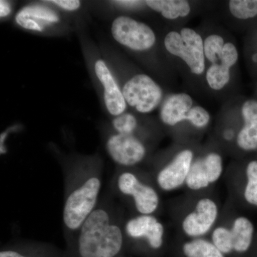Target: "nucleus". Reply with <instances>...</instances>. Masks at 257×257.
Masks as SVG:
<instances>
[{
    "label": "nucleus",
    "instance_id": "obj_4",
    "mask_svg": "<svg viewBox=\"0 0 257 257\" xmlns=\"http://www.w3.org/2000/svg\"><path fill=\"white\" fill-rule=\"evenodd\" d=\"M160 119L164 124L171 127L187 121L193 127L200 128L205 121V113L202 106L195 104L190 94L175 93L164 101Z\"/></svg>",
    "mask_w": 257,
    "mask_h": 257
},
{
    "label": "nucleus",
    "instance_id": "obj_31",
    "mask_svg": "<svg viewBox=\"0 0 257 257\" xmlns=\"http://www.w3.org/2000/svg\"><path fill=\"white\" fill-rule=\"evenodd\" d=\"M252 53L257 55V47L256 49H255V50L253 51Z\"/></svg>",
    "mask_w": 257,
    "mask_h": 257
},
{
    "label": "nucleus",
    "instance_id": "obj_29",
    "mask_svg": "<svg viewBox=\"0 0 257 257\" xmlns=\"http://www.w3.org/2000/svg\"><path fill=\"white\" fill-rule=\"evenodd\" d=\"M0 257H28L12 250H5L0 252Z\"/></svg>",
    "mask_w": 257,
    "mask_h": 257
},
{
    "label": "nucleus",
    "instance_id": "obj_12",
    "mask_svg": "<svg viewBox=\"0 0 257 257\" xmlns=\"http://www.w3.org/2000/svg\"><path fill=\"white\" fill-rule=\"evenodd\" d=\"M106 147L111 160L123 167L141 163L147 155L146 147L135 135L115 134L107 140Z\"/></svg>",
    "mask_w": 257,
    "mask_h": 257
},
{
    "label": "nucleus",
    "instance_id": "obj_3",
    "mask_svg": "<svg viewBox=\"0 0 257 257\" xmlns=\"http://www.w3.org/2000/svg\"><path fill=\"white\" fill-rule=\"evenodd\" d=\"M164 45L167 52L180 59L193 75L200 77L205 74L204 39L197 30L182 28L169 32Z\"/></svg>",
    "mask_w": 257,
    "mask_h": 257
},
{
    "label": "nucleus",
    "instance_id": "obj_25",
    "mask_svg": "<svg viewBox=\"0 0 257 257\" xmlns=\"http://www.w3.org/2000/svg\"><path fill=\"white\" fill-rule=\"evenodd\" d=\"M17 23L25 29L30 30H35V31H42L43 28L40 26V24L37 23L34 19L25 13L24 10H22L16 17Z\"/></svg>",
    "mask_w": 257,
    "mask_h": 257
},
{
    "label": "nucleus",
    "instance_id": "obj_14",
    "mask_svg": "<svg viewBox=\"0 0 257 257\" xmlns=\"http://www.w3.org/2000/svg\"><path fill=\"white\" fill-rule=\"evenodd\" d=\"M94 69L98 79L104 86V102L108 111L113 116L122 114L126 109V103L110 71L102 60L96 62Z\"/></svg>",
    "mask_w": 257,
    "mask_h": 257
},
{
    "label": "nucleus",
    "instance_id": "obj_13",
    "mask_svg": "<svg viewBox=\"0 0 257 257\" xmlns=\"http://www.w3.org/2000/svg\"><path fill=\"white\" fill-rule=\"evenodd\" d=\"M124 231L131 239L147 241L153 249H159L163 245L165 226L154 215L134 216L126 221Z\"/></svg>",
    "mask_w": 257,
    "mask_h": 257
},
{
    "label": "nucleus",
    "instance_id": "obj_27",
    "mask_svg": "<svg viewBox=\"0 0 257 257\" xmlns=\"http://www.w3.org/2000/svg\"><path fill=\"white\" fill-rule=\"evenodd\" d=\"M236 134L234 128H226L223 131L222 138L225 141L231 142L236 140Z\"/></svg>",
    "mask_w": 257,
    "mask_h": 257
},
{
    "label": "nucleus",
    "instance_id": "obj_10",
    "mask_svg": "<svg viewBox=\"0 0 257 257\" xmlns=\"http://www.w3.org/2000/svg\"><path fill=\"white\" fill-rule=\"evenodd\" d=\"M219 211L217 203L214 199L209 197L199 199L194 209L182 219V231L192 239L202 238L214 227Z\"/></svg>",
    "mask_w": 257,
    "mask_h": 257
},
{
    "label": "nucleus",
    "instance_id": "obj_23",
    "mask_svg": "<svg viewBox=\"0 0 257 257\" xmlns=\"http://www.w3.org/2000/svg\"><path fill=\"white\" fill-rule=\"evenodd\" d=\"M240 114L243 124L257 121L256 98H249L243 101L240 107Z\"/></svg>",
    "mask_w": 257,
    "mask_h": 257
},
{
    "label": "nucleus",
    "instance_id": "obj_16",
    "mask_svg": "<svg viewBox=\"0 0 257 257\" xmlns=\"http://www.w3.org/2000/svg\"><path fill=\"white\" fill-rule=\"evenodd\" d=\"M234 251L244 253L249 249L252 243L254 226L246 216H240L233 221L231 228Z\"/></svg>",
    "mask_w": 257,
    "mask_h": 257
},
{
    "label": "nucleus",
    "instance_id": "obj_22",
    "mask_svg": "<svg viewBox=\"0 0 257 257\" xmlns=\"http://www.w3.org/2000/svg\"><path fill=\"white\" fill-rule=\"evenodd\" d=\"M138 126L137 118L128 113H123L113 121V126L116 133L121 135H135Z\"/></svg>",
    "mask_w": 257,
    "mask_h": 257
},
{
    "label": "nucleus",
    "instance_id": "obj_24",
    "mask_svg": "<svg viewBox=\"0 0 257 257\" xmlns=\"http://www.w3.org/2000/svg\"><path fill=\"white\" fill-rule=\"evenodd\" d=\"M23 10L32 18L40 20V21H45L47 23H55L58 21V18L53 12L42 7L35 5L25 8Z\"/></svg>",
    "mask_w": 257,
    "mask_h": 257
},
{
    "label": "nucleus",
    "instance_id": "obj_5",
    "mask_svg": "<svg viewBox=\"0 0 257 257\" xmlns=\"http://www.w3.org/2000/svg\"><path fill=\"white\" fill-rule=\"evenodd\" d=\"M125 101L142 114H148L157 109L163 99V91L152 77L145 74H137L123 87Z\"/></svg>",
    "mask_w": 257,
    "mask_h": 257
},
{
    "label": "nucleus",
    "instance_id": "obj_19",
    "mask_svg": "<svg viewBox=\"0 0 257 257\" xmlns=\"http://www.w3.org/2000/svg\"><path fill=\"white\" fill-rule=\"evenodd\" d=\"M235 143L241 151H256L257 121L243 124L236 134Z\"/></svg>",
    "mask_w": 257,
    "mask_h": 257
},
{
    "label": "nucleus",
    "instance_id": "obj_7",
    "mask_svg": "<svg viewBox=\"0 0 257 257\" xmlns=\"http://www.w3.org/2000/svg\"><path fill=\"white\" fill-rule=\"evenodd\" d=\"M111 33L121 45L138 52L150 50L156 42V35L150 26L128 17L115 19Z\"/></svg>",
    "mask_w": 257,
    "mask_h": 257
},
{
    "label": "nucleus",
    "instance_id": "obj_9",
    "mask_svg": "<svg viewBox=\"0 0 257 257\" xmlns=\"http://www.w3.org/2000/svg\"><path fill=\"white\" fill-rule=\"evenodd\" d=\"M224 172V160L221 154L209 152L195 159L185 185L192 191L208 188L219 180Z\"/></svg>",
    "mask_w": 257,
    "mask_h": 257
},
{
    "label": "nucleus",
    "instance_id": "obj_6",
    "mask_svg": "<svg viewBox=\"0 0 257 257\" xmlns=\"http://www.w3.org/2000/svg\"><path fill=\"white\" fill-rule=\"evenodd\" d=\"M118 191L133 200L140 214L153 215L160 207V198L156 189L143 182L136 174L124 171L116 179Z\"/></svg>",
    "mask_w": 257,
    "mask_h": 257
},
{
    "label": "nucleus",
    "instance_id": "obj_20",
    "mask_svg": "<svg viewBox=\"0 0 257 257\" xmlns=\"http://www.w3.org/2000/svg\"><path fill=\"white\" fill-rule=\"evenodd\" d=\"M245 172L246 182L243 197L248 204L257 207V160L248 162Z\"/></svg>",
    "mask_w": 257,
    "mask_h": 257
},
{
    "label": "nucleus",
    "instance_id": "obj_2",
    "mask_svg": "<svg viewBox=\"0 0 257 257\" xmlns=\"http://www.w3.org/2000/svg\"><path fill=\"white\" fill-rule=\"evenodd\" d=\"M101 188V175H77L67 187L63 208V222L67 231H78L96 208Z\"/></svg>",
    "mask_w": 257,
    "mask_h": 257
},
{
    "label": "nucleus",
    "instance_id": "obj_8",
    "mask_svg": "<svg viewBox=\"0 0 257 257\" xmlns=\"http://www.w3.org/2000/svg\"><path fill=\"white\" fill-rule=\"evenodd\" d=\"M239 57L236 45L226 40L220 53L207 61L204 77L211 90L219 92L229 84L231 69L237 64Z\"/></svg>",
    "mask_w": 257,
    "mask_h": 257
},
{
    "label": "nucleus",
    "instance_id": "obj_18",
    "mask_svg": "<svg viewBox=\"0 0 257 257\" xmlns=\"http://www.w3.org/2000/svg\"><path fill=\"white\" fill-rule=\"evenodd\" d=\"M228 10L236 20H254L257 18V0H231L228 2Z\"/></svg>",
    "mask_w": 257,
    "mask_h": 257
},
{
    "label": "nucleus",
    "instance_id": "obj_15",
    "mask_svg": "<svg viewBox=\"0 0 257 257\" xmlns=\"http://www.w3.org/2000/svg\"><path fill=\"white\" fill-rule=\"evenodd\" d=\"M145 4L169 20H178L188 17L192 5L186 0H147Z\"/></svg>",
    "mask_w": 257,
    "mask_h": 257
},
{
    "label": "nucleus",
    "instance_id": "obj_1",
    "mask_svg": "<svg viewBox=\"0 0 257 257\" xmlns=\"http://www.w3.org/2000/svg\"><path fill=\"white\" fill-rule=\"evenodd\" d=\"M77 232L81 257H115L122 248L124 231L106 208L96 207Z\"/></svg>",
    "mask_w": 257,
    "mask_h": 257
},
{
    "label": "nucleus",
    "instance_id": "obj_17",
    "mask_svg": "<svg viewBox=\"0 0 257 257\" xmlns=\"http://www.w3.org/2000/svg\"><path fill=\"white\" fill-rule=\"evenodd\" d=\"M186 257H224L215 245L204 238H196L187 241L182 247Z\"/></svg>",
    "mask_w": 257,
    "mask_h": 257
},
{
    "label": "nucleus",
    "instance_id": "obj_21",
    "mask_svg": "<svg viewBox=\"0 0 257 257\" xmlns=\"http://www.w3.org/2000/svg\"><path fill=\"white\" fill-rule=\"evenodd\" d=\"M211 242L224 254L234 251L231 229L226 226H219L212 230Z\"/></svg>",
    "mask_w": 257,
    "mask_h": 257
},
{
    "label": "nucleus",
    "instance_id": "obj_30",
    "mask_svg": "<svg viewBox=\"0 0 257 257\" xmlns=\"http://www.w3.org/2000/svg\"><path fill=\"white\" fill-rule=\"evenodd\" d=\"M116 3L118 5H122V6H126V7H133L135 6V5H140V3H141V2L139 1H116Z\"/></svg>",
    "mask_w": 257,
    "mask_h": 257
},
{
    "label": "nucleus",
    "instance_id": "obj_26",
    "mask_svg": "<svg viewBox=\"0 0 257 257\" xmlns=\"http://www.w3.org/2000/svg\"><path fill=\"white\" fill-rule=\"evenodd\" d=\"M50 3L69 11L77 10L80 7V2L78 0H53Z\"/></svg>",
    "mask_w": 257,
    "mask_h": 257
},
{
    "label": "nucleus",
    "instance_id": "obj_28",
    "mask_svg": "<svg viewBox=\"0 0 257 257\" xmlns=\"http://www.w3.org/2000/svg\"><path fill=\"white\" fill-rule=\"evenodd\" d=\"M10 11H11V9H10L9 3L8 2L2 0L0 2V15H1V18L8 16L10 14Z\"/></svg>",
    "mask_w": 257,
    "mask_h": 257
},
{
    "label": "nucleus",
    "instance_id": "obj_11",
    "mask_svg": "<svg viewBox=\"0 0 257 257\" xmlns=\"http://www.w3.org/2000/svg\"><path fill=\"white\" fill-rule=\"evenodd\" d=\"M194 160V152L191 149H183L177 152L157 173L156 182L159 188L170 192L185 185Z\"/></svg>",
    "mask_w": 257,
    "mask_h": 257
}]
</instances>
